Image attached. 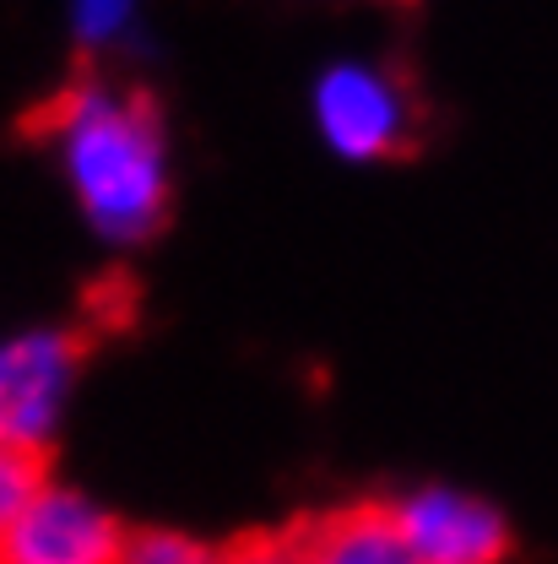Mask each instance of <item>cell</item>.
I'll return each instance as SVG.
<instances>
[{
    "mask_svg": "<svg viewBox=\"0 0 558 564\" xmlns=\"http://www.w3.org/2000/svg\"><path fill=\"white\" fill-rule=\"evenodd\" d=\"M17 137L61 152L70 191L103 239L141 245L168 228L174 185L163 109L141 82H120L81 61L70 82L22 109Z\"/></svg>",
    "mask_w": 558,
    "mask_h": 564,
    "instance_id": "1",
    "label": "cell"
},
{
    "mask_svg": "<svg viewBox=\"0 0 558 564\" xmlns=\"http://www.w3.org/2000/svg\"><path fill=\"white\" fill-rule=\"evenodd\" d=\"M287 538L304 564H418L396 499H348L287 521Z\"/></svg>",
    "mask_w": 558,
    "mask_h": 564,
    "instance_id": "6",
    "label": "cell"
},
{
    "mask_svg": "<svg viewBox=\"0 0 558 564\" xmlns=\"http://www.w3.org/2000/svg\"><path fill=\"white\" fill-rule=\"evenodd\" d=\"M217 564H304L287 527H266V532H239L217 549Z\"/></svg>",
    "mask_w": 558,
    "mask_h": 564,
    "instance_id": "9",
    "label": "cell"
},
{
    "mask_svg": "<svg viewBox=\"0 0 558 564\" xmlns=\"http://www.w3.org/2000/svg\"><path fill=\"white\" fill-rule=\"evenodd\" d=\"M131 527L81 494L44 489L6 532L0 564H120Z\"/></svg>",
    "mask_w": 558,
    "mask_h": 564,
    "instance_id": "4",
    "label": "cell"
},
{
    "mask_svg": "<svg viewBox=\"0 0 558 564\" xmlns=\"http://www.w3.org/2000/svg\"><path fill=\"white\" fill-rule=\"evenodd\" d=\"M120 564H217V549L185 538V532H168V527H136L125 538Z\"/></svg>",
    "mask_w": 558,
    "mask_h": 564,
    "instance_id": "8",
    "label": "cell"
},
{
    "mask_svg": "<svg viewBox=\"0 0 558 564\" xmlns=\"http://www.w3.org/2000/svg\"><path fill=\"white\" fill-rule=\"evenodd\" d=\"M120 326H131V278L114 272L87 293L81 321L6 343L0 348V440L50 445V423H55V408L70 391L76 369Z\"/></svg>",
    "mask_w": 558,
    "mask_h": 564,
    "instance_id": "2",
    "label": "cell"
},
{
    "mask_svg": "<svg viewBox=\"0 0 558 564\" xmlns=\"http://www.w3.org/2000/svg\"><path fill=\"white\" fill-rule=\"evenodd\" d=\"M402 532L413 543L418 564H504L510 560V527L504 516L450 489H423L396 499Z\"/></svg>",
    "mask_w": 558,
    "mask_h": 564,
    "instance_id": "5",
    "label": "cell"
},
{
    "mask_svg": "<svg viewBox=\"0 0 558 564\" xmlns=\"http://www.w3.org/2000/svg\"><path fill=\"white\" fill-rule=\"evenodd\" d=\"M125 6H131V0H76V22H81L87 39H103L109 28H120Z\"/></svg>",
    "mask_w": 558,
    "mask_h": 564,
    "instance_id": "10",
    "label": "cell"
},
{
    "mask_svg": "<svg viewBox=\"0 0 558 564\" xmlns=\"http://www.w3.org/2000/svg\"><path fill=\"white\" fill-rule=\"evenodd\" d=\"M50 489V445L0 440V532Z\"/></svg>",
    "mask_w": 558,
    "mask_h": 564,
    "instance_id": "7",
    "label": "cell"
},
{
    "mask_svg": "<svg viewBox=\"0 0 558 564\" xmlns=\"http://www.w3.org/2000/svg\"><path fill=\"white\" fill-rule=\"evenodd\" d=\"M315 109H320L326 141L342 158H363V163L418 158L423 126H428L418 87L402 70H385V66L326 70L320 93H315Z\"/></svg>",
    "mask_w": 558,
    "mask_h": 564,
    "instance_id": "3",
    "label": "cell"
}]
</instances>
